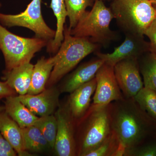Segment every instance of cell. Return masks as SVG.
<instances>
[{
  "label": "cell",
  "mask_w": 156,
  "mask_h": 156,
  "mask_svg": "<svg viewBox=\"0 0 156 156\" xmlns=\"http://www.w3.org/2000/svg\"><path fill=\"white\" fill-rule=\"evenodd\" d=\"M109 108L112 131L121 145L125 150L139 145L148 131V115L133 98L113 101Z\"/></svg>",
  "instance_id": "1"
},
{
  "label": "cell",
  "mask_w": 156,
  "mask_h": 156,
  "mask_svg": "<svg viewBox=\"0 0 156 156\" xmlns=\"http://www.w3.org/2000/svg\"><path fill=\"white\" fill-rule=\"evenodd\" d=\"M100 46L88 38L72 35L69 27L65 26L64 40L54 56L55 65L46 86L52 87L86 56L97 52Z\"/></svg>",
  "instance_id": "2"
},
{
  "label": "cell",
  "mask_w": 156,
  "mask_h": 156,
  "mask_svg": "<svg viewBox=\"0 0 156 156\" xmlns=\"http://www.w3.org/2000/svg\"><path fill=\"white\" fill-rule=\"evenodd\" d=\"M110 9L125 34L144 36L156 17L155 10L150 0H113Z\"/></svg>",
  "instance_id": "3"
},
{
  "label": "cell",
  "mask_w": 156,
  "mask_h": 156,
  "mask_svg": "<svg viewBox=\"0 0 156 156\" xmlns=\"http://www.w3.org/2000/svg\"><path fill=\"white\" fill-rule=\"evenodd\" d=\"M92 9L86 11L75 28L70 30L71 34L88 38L95 44L105 46L115 40V34L110 28L113 14L104 3L96 0Z\"/></svg>",
  "instance_id": "4"
},
{
  "label": "cell",
  "mask_w": 156,
  "mask_h": 156,
  "mask_svg": "<svg viewBox=\"0 0 156 156\" xmlns=\"http://www.w3.org/2000/svg\"><path fill=\"white\" fill-rule=\"evenodd\" d=\"M48 41L40 38H26L9 31L0 23V50L5 63V71L30 62L35 54L47 46Z\"/></svg>",
  "instance_id": "5"
},
{
  "label": "cell",
  "mask_w": 156,
  "mask_h": 156,
  "mask_svg": "<svg viewBox=\"0 0 156 156\" xmlns=\"http://www.w3.org/2000/svg\"><path fill=\"white\" fill-rule=\"evenodd\" d=\"M81 137L78 155L85 156L100 145L112 132L109 105L90 106Z\"/></svg>",
  "instance_id": "6"
},
{
  "label": "cell",
  "mask_w": 156,
  "mask_h": 156,
  "mask_svg": "<svg viewBox=\"0 0 156 156\" xmlns=\"http://www.w3.org/2000/svg\"><path fill=\"white\" fill-rule=\"evenodd\" d=\"M42 0H32L25 11L17 14L0 13V23L3 26L11 27H21L29 29L35 34V37L48 41L54 38L56 30L45 23L41 11Z\"/></svg>",
  "instance_id": "7"
},
{
  "label": "cell",
  "mask_w": 156,
  "mask_h": 156,
  "mask_svg": "<svg viewBox=\"0 0 156 156\" xmlns=\"http://www.w3.org/2000/svg\"><path fill=\"white\" fill-rule=\"evenodd\" d=\"M96 87L91 106H107L124 98L115 76L113 66L104 63L95 75Z\"/></svg>",
  "instance_id": "8"
},
{
  "label": "cell",
  "mask_w": 156,
  "mask_h": 156,
  "mask_svg": "<svg viewBox=\"0 0 156 156\" xmlns=\"http://www.w3.org/2000/svg\"><path fill=\"white\" fill-rule=\"evenodd\" d=\"M150 52V45L144 40V36L126 34L124 42L115 48L112 53L95 52V55L103 60L105 64L114 66L118 62L130 58L139 59L146 53Z\"/></svg>",
  "instance_id": "9"
},
{
  "label": "cell",
  "mask_w": 156,
  "mask_h": 156,
  "mask_svg": "<svg viewBox=\"0 0 156 156\" xmlns=\"http://www.w3.org/2000/svg\"><path fill=\"white\" fill-rule=\"evenodd\" d=\"M138 59L127 58L114 66L117 83L125 98H133L144 87Z\"/></svg>",
  "instance_id": "10"
},
{
  "label": "cell",
  "mask_w": 156,
  "mask_h": 156,
  "mask_svg": "<svg viewBox=\"0 0 156 156\" xmlns=\"http://www.w3.org/2000/svg\"><path fill=\"white\" fill-rule=\"evenodd\" d=\"M57 131L54 149L57 155L73 156L76 154V144L74 131V122L67 105L56 112Z\"/></svg>",
  "instance_id": "11"
},
{
  "label": "cell",
  "mask_w": 156,
  "mask_h": 156,
  "mask_svg": "<svg viewBox=\"0 0 156 156\" xmlns=\"http://www.w3.org/2000/svg\"><path fill=\"white\" fill-rule=\"evenodd\" d=\"M59 94L58 89L50 88L36 95L27 94L18 97L31 112L42 117L53 115L59 105Z\"/></svg>",
  "instance_id": "12"
},
{
  "label": "cell",
  "mask_w": 156,
  "mask_h": 156,
  "mask_svg": "<svg viewBox=\"0 0 156 156\" xmlns=\"http://www.w3.org/2000/svg\"><path fill=\"white\" fill-rule=\"evenodd\" d=\"M96 87L95 77L70 93L67 106L74 120L83 119L91 106V97Z\"/></svg>",
  "instance_id": "13"
},
{
  "label": "cell",
  "mask_w": 156,
  "mask_h": 156,
  "mask_svg": "<svg viewBox=\"0 0 156 156\" xmlns=\"http://www.w3.org/2000/svg\"><path fill=\"white\" fill-rule=\"evenodd\" d=\"M104 62L97 57L84 63L72 73L62 87V92L71 93L95 77Z\"/></svg>",
  "instance_id": "14"
},
{
  "label": "cell",
  "mask_w": 156,
  "mask_h": 156,
  "mask_svg": "<svg viewBox=\"0 0 156 156\" xmlns=\"http://www.w3.org/2000/svg\"><path fill=\"white\" fill-rule=\"evenodd\" d=\"M0 132L20 156H31L26 149L22 128L5 110L0 113Z\"/></svg>",
  "instance_id": "15"
},
{
  "label": "cell",
  "mask_w": 156,
  "mask_h": 156,
  "mask_svg": "<svg viewBox=\"0 0 156 156\" xmlns=\"http://www.w3.org/2000/svg\"><path fill=\"white\" fill-rule=\"evenodd\" d=\"M34 65L30 62L4 72V79L19 95L27 94L31 82Z\"/></svg>",
  "instance_id": "16"
},
{
  "label": "cell",
  "mask_w": 156,
  "mask_h": 156,
  "mask_svg": "<svg viewBox=\"0 0 156 156\" xmlns=\"http://www.w3.org/2000/svg\"><path fill=\"white\" fill-rule=\"evenodd\" d=\"M5 105V111L21 128L34 126L38 119L20 100L18 96L6 98Z\"/></svg>",
  "instance_id": "17"
},
{
  "label": "cell",
  "mask_w": 156,
  "mask_h": 156,
  "mask_svg": "<svg viewBox=\"0 0 156 156\" xmlns=\"http://www.w3.org/2000/svg\"><path fill=\"white\" fill-rule=\"evenodd\" d=\"M54 56L49 58L42 57L34 65L31 82L27 94L36 95L45 90L55 65Z\"/></svg>",
  "instance_id": "18"
},
{
  "label": "cell",
  "mask_w": 156,
  "mask_h": 156,
  "mask_svg": "<svg viewBox=\"0 0 156 156\" xmlns=\"http://www.w3.org/2000/svg\"><path fill=\"white\" fill-rule=\"evenodd\" d=\"M50 7L56 17L57 28L54 38L48 42L47 51L50 53H56L64 40L65 23L67 14L64 0H51Z\"/></svg>",
  "instance_id": "19"
},
{
  "label": "cell",
  "mask_w": 156,
  "mask_h": 156,
  "mask_svg": "<svg viewBox=\"0 0 156 156\" xmlns=\"http://www.w3.org/2000/svg\"><path fill=\"white\" fill-rule=\"evenodd\" d=\"M26 149L29 152L41 153L51 147L41 130L34 126L22 128Z\"/></svg>",
  "instance_id": "20"
},
{
  "label": "cell",
  "mask_w": 156,
  "mask_h": 156,
  "mask_svg": "<svg viewBox=\"0 0 156 156\" xmlns=\"http://www.w3.org/2000/svg\"><path fill=\"white\" fill-rule=\"evenodd\" d=\"M144 54L140 64V70L143 78L144 87L156 92V55L152 52Z\"/></svg>",
  "instance_id": "21"
},
{
  "label": "cell",
  "mask_w": 156,
  "mask_h": 156,
  "mask_svg": "<svg viewBox=\"0 0 156 156\" xmlns=\"http://www.w3.org/2000/svg\"><path fill=\"white\" fill-rule=\"evenodd\" d=\"M67 17L69 21V28L76 27L79 20L89 7H92L94 2L91 0H64Z\"/></svg>",
  "instance_id": "22"
},
{
  "label": "cell",
  "mask_w": 156,
  "mask_h": 156,
  "mask_svg": "<svg viewBox=\"0 0 156 156\" xmlns=\"http://www.w3.org/2000/svg\"><path fill=\"white\" fill-rule=\"evenodd\" d=\"M125 149L121 145L115 134H111L98 147L85 156H124Z\"/></svg>",
  "instance_id": "23"
},
{
  "label": "cell",
  "mask_w": 156,
  "mask_h": 156,
  "mask_svg": "<svg viewBox=\"0 0 156 156\" xmlns=\"http://www.w3.org/2000/svg\"><path fill=\"white\" fill-rule=\"evenodd\" d=\"M139 107L149 116L156 120V92L144 87L134 98Z\"/></svg>",
  "instance_id": "24"
},
{
  "label": "cell",
  "mask_w": 156,
  "mask_h": 156,
  "mask_svg": "<svg viewBox=\"0 0 156 156\" xmlns=\"http://www.w3.org/2000/svg\"><path fill=\"white\" fill-rule=\"evenodd\" d=\"M34 126L41 130L51 148H54L57 131V121L53 115L39 117Z\"/></svg>",
  "instance_id": "25"
},
{
  "label": "cell",
  "mask_w": 156,
  "mask_h": 156,
  "mask_svg": "<svg viewBox=\"0 0 156 156\" xmlns=\"http://www.w3.org/2000/svg\"><path fill=\"white\" fill-rule=\"evenodd\" d=\"M124 156H156V143L126 150Z\"/></svg>",
  "instance_id": "26"
},
{
  "label": "cell",
  "mask_w": 156,
  "mask_h": 156,
  "mask_svg": "<svg viewBox=\"0 0 156 156\" xmlns=\"http://www.w3.org/2000/svg\"><path fill=\"white\" fill-rule=\"evenodd\" d=\"M144 35L150 41V52L156 55V17L145 30Z\"/></svg>",
  "instance_id": "27"
},
{
  "label": "cell",
  "mask_w": 156,
  "mask_h": 156,
  "mask_svg": "<svg viewBox=\"0 0 156 156\" xmlns=\"http://www.w3.org/2000/svg\"><path fill=\"white\" fill-rule=\"evenodd\" d=\"M17 153L0 132V156H15Z\"/></svg>",
  "instance_id": "28"
},
{
  "label": "cell",
  "mask_w": 156,
  "mask_h": 156,
  "mask_svg": "<svg viewBox=\"0 0 156 156\" xmlns=\"http://www.w3.org/2000/svg\"><path fill=\"white\" fill-rule=\"evenodd\" d=\"M17 92L5 82L0 81V99L3 98L16 95Z\"/></svg>",
  "instance_id": "29"
},
{
  "label": "cell",
  "mask_w": 156,
  "mask_h": 156,
  "mask_svg": "<svg viewBox=\"0 0 156 156\" xmlns=\"http://www.w3.org/2000/svg\"><path fill=\"white\" fill-rule=\"evenodd\" d=\"M153 5H156V0H150Z\"/></svg>",
  "instance_id": "30"
},
{
  "label": "cell",
  "mask_w": 156,
  "mask_h": 156,
  "mask_svg": "<svg viewBox=\"0 0 156 156\" xmlns=\"http://www.w3.org/2000/svg\"><path fill=\"white\" fill-rule=\"evenodd\" d=\"M4 110H5V107H0V113Z\"/></svg>",
  "instance_id": "31"
},
{
  "label": "cell",
  "mask_w": 156,
  "mask_h": 156,
  "mask_svg": "<svg viewBox=\"0 0 156 156\" xmlns=\"http://www.w3.org/2000/svg\"><path fill=\"white\" fill-rule=\"evenodd\" d=\"M103 1H108V2H112L113 0H103Z\"/></svg>",
  "instance_id": "32"
},
{
  "label": "cell",
  "mask_w": 156,
  "mask_h": 156,
  "mask_svg": "<svg viewBox=\"0 0 156 156\" xmlns=\"http://www.w3.org/2000/svg\"><path fill=\"white\" fill-rule=\"evenodd\" d=\"M154 8L156 12V5H153Z\"/></svg>",
  "instance_id": "33"
},
{
  "label": "cell",
  "mask_w": 156,
  "mask_h": 156,
  "mask_svg": "<svg viewBox=\"0 0 156 156\" xmlns=\"http://www.w3.org/2000/svg\"><path fill=\"white\" fill-rule=\"evenodd\" d=\"M91 1H92V2H95V1H96V0H91Z\"/></svg>",
  "instance_id": "34"
},
{
  "label": "cell",
  "mask_w": 156,
  "mask_h": 156,
  "mask_svg": "<svg viewBox=\"0 0 156 156\" xmlns=\"http://www.w3.org/2000/svg\"><path fill=\"white\" fill-rule=\"evenodd\" d=\"M1 6H2V4L0 2V8H1Z\"/></svg>",
  "instance_id": "35"
}]
</instances>
